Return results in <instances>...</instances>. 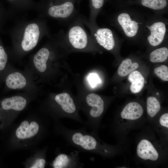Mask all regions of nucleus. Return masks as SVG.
Instances as JSON below:
<instances>
[{
  "mask_svg": "<svg viewBox=\"0 0 168 168\" xmlns=\"http://www.w3.org/2000/svg\"><path fill=\"white\" fill-rule=\"evenodd\" d=\"M151 31V35L148 37L149 44L152 46H156L163 41L166 31L164 23L158 22L154 23L150 27L147 26Z\"/></svg>",
  "mask_w": 168,
  "mask_h": 168,
  "instance_id": "4468645a",
  "label": "nucleus"
},
{
  "mask_svg": "<svg viewBox=\"0 0 168 168\" xmlns=\"http://www.w3.org/2000/svg\"><path fill=\"white\" fill-rule=\"evenodd\" d=\"M137 156L140 159L152 161H157L160 157L158 150L150 140L147 138L141 139L136 148Z\"/></svg>",
  "mask_w": 168,
  "mask_h": 168,
  "instance_id": "1a4fd4ad",
  "label": "nucleus"
},
{
  "mask_svg": "<svg viewBox=\"0 0 168 168\" xmlns=\"http://www.w3.org/2000/svg\"><path fill=\"white\" fill-rule=\"evenodd\" d=\"M105 0H89L90 15L87 21L92 24H96V19L99 10L103 7Z\"/></svg>",
  "mask_w": 168,
  "mask_h": 168,
  "instance_id": "f3484780",
  "label": "nucleus"
},
{
  "mask_svg": "<svg viewBox=\"0 0 168 168\" xmlns=\"http://www.w3.org/2000/svg\"><path fill=\"white\" fill-rule=\"evenodd\" d=\"M88 79L89 83L92 87H94L100 82V79L97 75L94 73L90 74Z\"/></svg>",
  "mask_w": 168,
  "mask_h": 168,
  "instance_id": "a878e982",
  "label": "nucleus"
},
{
  "mask_svg": "<svg viewBox=\"0 0 168 168\" xmlns=\"http://www.w3.org/2000/svg\"><path fill=\"white\" fill-rule=\"evenodd\" d=\"M140 2L143 6L154 10L163 9L167 5V0H140Z\"/></svg>",
  "mask_w": 168,
  "mask_h": 168,
  "instance_id": "412c9836",
  "label": "nucleus"
},
{
  "mask_svg": "<svg viewBox=\"0 0 168 168\" xmlns=\"http://www.w3.org/2000/svg\"><path fill=\"white\" fill-rule=\"evenodd\" d=\"M128 80L131 83L130 90L133 93L139 92L144 86V78L138 71L135 70L131 72L128 76Z\"/></svg>",
  "mask_w": 168,
  "mask_h": 168,
  "instance_id": "dca6fc26",
  "label": "nucleus"
},
{
  "mask_svg": "<svg viewBox=\"0 0 168 168\" xmlns=\"http://www.w3.org/2000/svg\"><path fill=\"white\" fill-rule=\"evenodd\" d=\"M46 161L44 157H39L36 159L30 166L31 168H43L45 166Z\"/></svg>",
  "mask_w": 168,
  "mask_h": 168,
  "instance_id": "b1692460",
  "label": "nucleus"
},
{
  "mask_svg": "<svg viewBox=\"0 0 168 168\" xmlns=\"http://www.w3.org/2000/svg\"><path fill=\"white\" fill-rule=\"evenodd\" d=\"M117 20L127 36L132 37L136 35L138 29V23L132 20L128 14L121 13L118 16Z\"/></svg>",
  "mask_w": 168,
  "mask_h": 168,
  "instance_id": "2eb2a0df",
  "label": "nucleus"
},
{
  "mask_svg": "<svg viewBox=\"0 0 168 168\" xmlns=\"http://www.w3.org/2000/svg\"><path fill=\"white\" fill-rule=\"evenodd\" d=\"M56 129L67 143L81 151L99 155L104 157H110L115 153V147L100 140L97 134L88 132L84 127L72 129L59 123Z\"/></svg>",
  "mask_w": 168,
  "mask_h": 168,
  "instance_id": "f257e3e1",
  "label": "nucleus"
},
{
  "mask_svg": "<svg viewBox=\"0 0 168 168\" xmlns=\"http://www.w3.org/2000/svg\"><path fill=\"white\" fill-rule=\"evenodd\" d=\"M159 122L162 128L168 130V113H166L162 114L159 118Z\"/></svg>",
  "mask_w": 168,
  "mask_h": 168,
  "instance_id": "393cba45",
  "label": "nucleus"
},
{
  "mask_svg": "<svg viewBox=\"0 0 168 168\" xmlns=\"http://www.w3.org/2000/svg\"><path fill=\"white\" fill-rule=\"evenodd\" d=\"M7 87L12 90L23 89L30 85V81L26 75L18 71H13L10 73L5 80Z\"/></svg>",
  "mask_w": 168,
  "mask_h": 168,
  "instance_id": "9b49d317",
  "label": "nucleus"
},
{
  "mask_svg": "<svg viewBox=\"0 0 168 168\" xmlns=\"http://www.w3.org/2000/svg\"><path fill=\"white\" fill-rule=\"evenodd\" d=\"M138 67V63H133L131 59L127 58L123 60L120 64L118 70V73L121 77H126L137 69Z\"/></svg>",
  "mask_w": 168,
  "mask_h": 168,
  "instance_id": "a211bd4d",
  "label": "nucleus"
},
{
  "mask_svg": "<svg viewBox=\"0 0 168 168\" xmlns=\"http://www.w3.org/2000/svg\"><path fill=\"white\" fill-rule=\"evenodd\" d=\"M147 111L149 116L154 117L160 111L161 105L159 101L155 97L150 96L147 100Z\"/></svg>",
  "mask_w": 168,
  "mask_h": 168,
  "instance_id": "6ab92c4d",
  "label": "nucleus"
},
{
  "mask_svg": "<svg viewBox=\"0 0 168 168\" xmlns=\"http://www.w3.org/2000/svg\"><path fill=\"white\" fill-rule=\"evenodd\" d=\"M8 61V56L4 48L0 45V72L5 68Z\"/></svg>",
  "mask_w": 168,
  "mask_h": 168,
  "instance_id": "5701e85b",
  "label": "nucleus"
},
{
  "mask_svg": "<svg viewBox=\"0 0 168 168\" xmlns=\"http://www.w3.org/2000/svg\"><path fill=\"white\" fill-rule=\"evenodd\" d=\"M83 15L69 25L64 39L67 44L75 49H85L92 47L95 41L84 26L82 18Z\"/></svg>",
  "mask_w": 168,
  "mask_h": 168,
  "instance_id": "20e7f679",
  "label": "nucleus"
},
{
  "mask_svg": "<svg viewBox=\"0 0 168 168\" xmlns=\"http://www.w3.org/2000/svg\"><path fill=\"white\" fill-rule=\"evenodd\" d=\"M49 40L46 46L40 48L34 55L32 63L37 72L42 73L46 70L47 63L50 59L55 57L54 51L52 47L54 42V35H49Z\"/></svg>",
  "mask_w": 168,
  "mask_h": 168,
  "instance_id": "0eeeda50",
  "label": "nucleus"
},
{
  "mask_svg": "<svg viewBox=\"0 0 168 168\" xmlns=\"http://www.w3.org/2000/svg\"><path fill=\"white\" fill-rule=\"evenodd\" d=\"M27 104V100L24 97L16 95L3 99L1 102V106L5 111L16 112L23 110Z\"/></svg>",
  "mask_w": 168,
  "mask_h": 168,
  "instance_id": "ddd939ff",
  "label": "nucleus"
},
{
  "mask_svg": "<svg viewBox=\"0 0 168 168\" xmlns=\"http://www.w3.org/2000/svg\"><path fill=\"white\" fill-rule=\"evenodd\" d=\"M54 100L60 110V118H68L84 125L85 121L79 116L77 107L69 94L66 92L58 94L54 96Z\"/></svg>",
  "mask_w": 168,
  "mask_h": 168,
  "instance_id": "423d86ee",
  "label": "nucleus"
},
{
  "mask_svg": "<svg viewBox=\"0 0 168 168\" xmlns=\"http://www.w3.org/2000/svg\"><path fill=\"white\" fill-rule=\"evenodd\" d=\"M82 0H48L42 15L68 26L82 15L79 11Z\"/></svg>",
  "mask_w": 168,
  "mask_h": 168,
  "instance_id": "7ed1b4c3",
  "label": "nucleus"
},
{
  "mask_svg": "<svg viewBox=\"0 0 168 168\" xmlns=\"http://www.w3.org/2000/svg\"><path fill=\"white\" fill-rule=\"evenodd\" d=\"M79 152L74 150L70 154L59 153L52 162L51 166L54 168H83L84 164L80 160Z\"/></svg>",
  "mask_w": 168,
  "mask_h": 168,
  "instance_id": "6e6552de",
  "label": "nucleus"
},
{
  "mask_svg": "<svg viewBox=\"0 0 168 168\" xmlns=\"http://www.w3.org/2000/svg\"><path fill=\"white\" fill-rule=\"evenodd\" d=\"M86 107V114L87 118L84 126L88 127L91 132L97 134V133L105 110V103L99 95L91 93L85 99Z\"/></svg>",
  "mask_w": 168,
  "mask_h": 168,
  "instance_id": "39448f33",
  "label": "nucleus"
},
{
  "mask_svg": "<svg viewBox=\"0 0 168 168\" xmlns=\"http://www.w3.org/2000/svg\"><path fill=\"white\" fill-rule=\"evenodd\" d=\"M155 74L163 81H168V68L164 65L156 68L154 70Z\"/></svg>",
  "mask_w": 168,
  "mask_h": 168,
  "instance_id": "4be33fe9",
  "label": "nucleus"
},
{
  "mask_svg": "<svg viewBox=\"0 0 168 168\" xmlns=\"http://www.w3.org/2000/svg\"><path fill=\"white\" fill-rule=\"evenodd\" d=\"M144 112L142 106L138 103L131 102L127 104L120 114L121 120L125 123L130 124L137 121Z\"/></svg>",
  "mask_w": 168,
  "mask_h": 168,
  "instance_id": "9d476101",
  "label": "nucleus"
},
{
  "mask_svg": "<svg viewBox=\"0 0 168 168\" xmlns=\"http://www.w3.org/2000/svg\"><path fill=\"white\" fill-rule=\"evenodd\" d=\"M40 126L36 121L24 120L16 129L15 132L16 138L20 140L31 138L38 133Z\"/></svg>",
  "mask_w": 168,
  "mask_h": 168,
  "instance_id": "f8f14e48",
  "label": "nucleus"
},
{
  "mask_svg": "<svg viewBox=\"0 0 168 168\" xmlns=\"http://www.w3.org/2000/svg\"><path fill=\"white\" fill-rule=\"evenodd\" d=\"M168 57V49L164 47L154 50L150 55V61L154 63L164 62L167 60Z\"/></svg>",
  "mask_w": 168,
  "mask_h": 168,
  "instance_id": "aec40b11",
  "label": "nucleus"
},
{
  "mask_svg": "<svg viewBox=\"0 0 168 168\" xmlns=\"http://www.w3.org/2000/svg\"><path fill=\"white\" fill-rule=\"evenodd\" d=\"M13 31V45L15 50L20 55L31 51L44 36L49 35L45 20L23 23Z\"/></svg>",
  "mask_w": 168,
  "mask_h": 168,
  "instance_id": "f03ea898",
  "label": "nucleus"
},
{
  "mask_svg": "<svg viewBox=\"0 0 168 168\" xmlns=\"http://www.w3.org/2000/svg\"><path fill=\"white\" fill-rule=\"evenodd\" d=\"M9 1H14V0H9Z\"/></svg>",
  "mask_w": 168,
  "mask_h": 168,
  "instance_id": "bb28decb",
  "label": "nucleus"
}]
</instances>
